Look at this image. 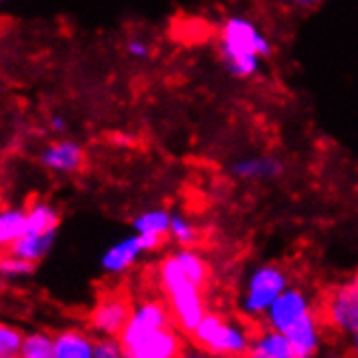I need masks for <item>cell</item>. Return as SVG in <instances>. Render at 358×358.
<instances>
[{
    "label": "cell",
    "instance_id": "cell-20",
    "mask_svg": "<svg viewBox=\"0 0 358 358\" xmlns=\"http://www.w3.org/2000/svg\"><path fill=\"white\" fill-rule=\"evenodd\" d=\"M170 239L178 248H196L200 243V233L192 220H187L180 213H172V224H170Z\"/></svg>",
    "mask_w": 358,
    "mask_h": 358
},
{
    "label": "cell",
    "instance_id": "cell-22",
    "mask_svg": "<svg viewBox=\"0 0 358 358\" xmlns=\"http://www.w3.org/2000/svg\"><path fill=\"white\" fill-rule=\"evenodd\" d=\"M33 271H35V263L17 259L7 250L0 255V278H22V276H31Z\"/></svg>",
    "mask_w": 358,
    "mask_h": 358
},
{
    "label": "cell",
    "instance_id": "cell-23",
    "mask_svg": "<svg viewBox=\"0 0 358 358\" xmlns=\"http://www.w3.org/2000/svg\"><path fill=\"white\" fill-rule=\"evenodd\" d=\"M94 358H129L120 336H96Z\"/></svg>",
    "mask_w": 358,
    "mask_h": 358
},
{
    "label": "cell",
    "instance_id": "cell-29",
    "mask_svg": "<svg viewBox=\"0 0 358 358\" xmlns=\"http://www.w3.org/2000/svg\"><path fill=\"white\" fill-rule=\"evenodd\" d=\"M245 358H271V356H263V354H259V352H248Z\"/></svg>",
    "mask_w": 358,
    "mask_h": 358
},
{
    "label": "cell",
    "instance_id": "cell-1",
    "mask_svg": "<svg viewBox=\"0 0 358 358\" xmlns=\"http://www.w3.org/2000/svg\"><path fill=\"white\" fill-rule=\"evenodd\" d=\"M155 280L165 304L170 306L174 326L182 334H192L208 313L206 289L198 287L187 276L174 252L157 263Z\"/></svg>",
    "mask_w": 358,
    "mask_h": 358
},
{
    "label": "cell",
    "instance_id": "cell-19",
    "mask_svg": "<svg viewBox=\"0 0 358 358\" xmlns=\"http://www.w3.org/2000/svg\"><path fill=\"white\" fill-rule=\"evenodd\" d=\"M20 358H55L52 334L46 330H35L24 336Z\"/></svg>",
    "mask_w": 358,
    "mask_h": 358
},
{
    "label": "cell",
    "instance_id": "cell-16",
    "mask_svg": "<svg viewBox=\"0 0 358 358\" xmlns=\"http://www.w3.org/2000/svg\"><path fill=\"white\" fill-rule=\"evenodd\" d=\"M59 224H61L59 210L48 202H35L31 208H27V230L24 233H35V235L57 233Z\"/></svg>",
    "mask_w": 358,
    "mask_h": 358
},
{
    "label": "cell",
    "instance_id": "cell-3",
    "mask_svg": "<svg viewBox=\"0 0 358 358\" xmlns=\"http://www.w3.org/2000/svg\"><path fill=\"white\" fill-rule=\"evenodd\" d=\"M196 348L222 358H245L252 348V330L243 320L208 310L198 328L189 334Z\"/></svg>",
    "mask_w": 358,
    "mask_h": 358
},
{
    "label": "cell",
    "instance_id": "cell-5",
    "mask_svg": "<svg viewBox=\"0 0 358 358\" xmlns=\"http://www.w3.org/2000/svg\"><path fill=\"white\" fill-rule=\"evenodd\" d=\"M322 320L328 328L350 339L358 334V273L334 285L326 293Z\"/></svg>",
    "mask_w": 358,
    "mask_h": 358
},
{
    "label": "cell",
    "instance_id": "cell-21",
    "mask_svg": "<svg viewBox=\"0 0 358 358\" xmlns=\"http://www.w3.org/2000/svg\"><path fill=\"white\" fill-rule=\"evenodd\" d=\"M24 336L27 334L20 328L7 322H0V358H20Z\"/></svg>",
    "mask_w": 358,
    "mask_h": 358
},
{
    "label": "cell",
    "instance_id": "cell-9",
    "mask_svg": "<svg viewBox=\"0 0 358 358\" xmlns=\"http://www.w3.org/2000/svg\"><path fill=\"white\" fill-rule=\"evenodd\" d=\"M185 350L182 332L176 326L161 328L126 350L129 358H178Z\"/></svg>",
    "mask_w": 358,
    "mask_h": 358
},
{
    "label": "cell",
    "instance_id": "cell-4",
    "mask_svg": "<svg viewBox=\"0 0 358 358\" xmlns=\"http://www.w3.org/2000/svg\"><path fill=\"white\" fill-rule=\"evenodd\" d=\"M291 285L289 273L278 263H263L252 269L237 296L239 315L248 322H263L271 304Z\"/></svg>",
    "mask_w": 358,
    "mask_h": 358
},
{
    "label": "cell",
    "instance_id": "cell-18",
    "mask_svg": "<svg viewBox=\"0 0 358 358\" xmlns=\"http://www.w3.org/2000/svg\"><path fill=\"white\" fill-rule=\"evenodd\" d=\"M27 230V210L5 208L0 210V248L11 245Z\"/></svg>",
    "mask_w": 358,
    "mask_h": 358
},
{
    "label": "cell",
    "instance_id": "cell-15",
    "mask_svg": "<svg viewBox=\"0 0 358 358\" xmlns=\"http://www.w3.org/2000/svg\"><path fill=\"white\" fill-rule=\"evenodd\" d=\"M55 239H57V233H48V235L24 233V235H20L11 245H7L5 250L11 252V255L17 257V259H24V261L37 265L41 259H46Z\"/></svg>",
    "mask_w": 358,
    "mask_h": 358
},
{
    "label": "cell",
    "instance_id": "cell-2",
    "mask_svg": "<svg viewBox=\"0 0 358 358\" xmlns=\"http://www.w3.org/2000/svg\"><path fill=\"white\" fill-rule=\"evenodd\" d=\"M220 52L226 68L235 76H252L263 57L269 55V41L261 29L245 17H228L220 33Z\"/></svg>",
    "mask_w": 358,
    "mask_h": 358
},
{
    "label": "cell",
    "instance_id": "cell-12",
    "mask_svg": "<svg viewBox=\"0 0 358 358\" xmlns=\"http://www.w3.org/2000/svg\"><path fill=\"white\" fill-rule=\"evenodd\" d=\"M170 224H172V213L165 208H150L143 210L133 220L135 233L141 237L145 252H157L165 239H170Z\"/></svg>",
    "mask_w": 358,
    "mask_h": 358
},
{
    "label": "cell",
    "instance_id": "cell-30",
    "mask_svg": "<svg viewBox=\"0 0 358 358\" xmlns=\"http://www.w3.org/2000/svg\"><path fill=\"white\" fill-rule=\"evenodd\" d=\"M3 280H5V278H0V289H3Z\"/></svg>",
    "mask_w": 358,
    "mask_h": 358
},
{
    "label": "cell",
    "instance_id": "cell-8",
    "mask_svg": "<svg viewBox=\"0 0 358 358\" xmlns=\"http://www.w3.org/2000/svg\"><path fill=\"white\" fill-rule=\"evenodd\" d=\"M133 300L124 291H107L96 300L87 315L90 330L96 336H120L131 317Z\"/></svg>",
    "mask_w": 358,
    "mask_h": 358
},
{
    "label": "cell",
    "instance_id": "cell-13",
    "mask_svg": "<svg viewBox=\"0 0 358 358\" xmlns=\"http://www.w3.org/2000/svg\"><path fill=\"white\" fill-rule=\"evenodd\" d=\"M96 336L83 328H63L52 334L55 358H94Z\"/></svg>",
    "mask_w": 358,
    "mask_h": 358
},
{
    "label": "cell",
    "instance_id": "cell-28",
    "mask_svg": "<svg viewBox=\"0 0 358 358\" xmlns=\"http://www.w3.org/2000/svg\"><path fill=\"white\" fill-rule=\"evenodd\" d=\"M350 343H352V356H354V358H358V334H356V336H352Z\"/></svg>",
    "mask_w": 358,
    "mask_h": 358
},
{
    "label": "cell",
    "instance_id": "cell-7",
    "mask_svg": "<svg viewBox=\"0 0 358 358\" xmlns=\"http://www.w3.org/2000/svg\"><path fill=\"white\" fill-rule=\"evenodd\" d=\"M320 313L315 308V302L310 298V293L302 287H293L289 285L280 298L271 304V308L267 310L263 324L267 328H273L282 334H287L291 328H296L298 324H302L304 320H308L310 315Z\"/></svg>",
    "mask_w": 358,
    "mask_h": 358
},
{
    "label": "cell",
    "instance_id": "cell-31",
    "mask_svg": "<svg viewBox=\"0 0 358 358\" xmlns=\"http://www.w3.org/2000/svg\"><path fill=\"white\" fill-rule=\"evenodd\" d=\"M3 3H5V0H0V5H3Z\"/></svg>",
    "mask_w": 358,
    "mask_h": 358
},
{
    "label": "cell",
    "instance_id": "cell-27",
    "mask_svg": "<svg viewBox=\"0 0 358 358\" xmlns=\"http://www.w3.org/2000/svg\"><path fill=\"white\" fill-rule=\"evenodd\" d=\"M50 129H52L57 135H63V133L68 131V124H66V120H63V117H52V120H50Z\"/></svg>",
    "mask_w": 358,
    "mask_h": 358
},
{
    "label": "cell",
    "instance_id": "cell-17",
    "mask_svg": "<svg viewBox=\"0 0 358 358\" xmlns=\"http://www.w3.org/2000/svg\"><path fill=\"white\" fill-rule=\"evenodd\" d=\"M174 255H176L178 263L182 265L187 276L192 278L198 287L206 289L210 282V267L200 252L196 248H178Z\"/></svg>",
    "mask_w": 358,
    "mask_h": 358
},
{
    "label": "cell",
    "instance_id": "cell-24",
    "mask_svg": "<svg viewBox=\"0 0 358 358\" xmlns=\"http://www.w3.org/2000/svg\"><path fill=\"white\" fill-rule=\"evenodd\" d=\"M269 3L282 11H308L317 7L322 0H269Z\"/></svg>",
    "mask_w": 358,
    "mask_h": 358
},
{
    "label": "cell",
    "instance_id": "cell-25",
    "mask_svg": "<svg viewBox=\"0 0 358 358\" xmlns=\"http://www.w3.org/2000/svg\"><path fill=\"white\" fill-rule=\"evenodd\" d=\"M126 52L135 59H145L150 55V44L141 37H131L129 41H126Z\"/></svg>",
    "mask_w": 358,
    "mask_h": 358
},
{
    "label": "cell",
    "instance_id": "cell-26",
    "mask_svg": "<svg viewBox=\"0 0 358 358\" xmlns=\"http://www.w3.org/2000/svg\"><path fill=\"white\" fill-rule=\"evenodd\" d=\"M178 358H222V356H215V354H208V352H204V350H200V348H185L182 350V354L178 356Z\"/></svg>",
    "mask_w": 358,
    "mask_h": 358
},
{
    "label": "cell",
    "instance_id": "cell-10",
    "mask_svg": "<svg viewBox=\"0 0 358 358\" xmlns=\"http://www.w3.org/2000/svg\"><path fill=\"white\" fill-rule=\"evenodd\" d=\"M39 163L55 174H74L85 165V150L72 139H59L39 152Z\"/></svg>",
    "mask_w": 358,
    "mask_h": 358
},
{
    "label": "cell",
    "instance_id": "cell-11",
    "mask_svg": "<svg viewBox=\"0 0 358 358\" xmlns=\"http://www.w3.org/2000/svg\"><path fill=\"white\" fill-rule=\"evenodd\" d=\"M143 255H148V252L143 248L141 237L135 233L131 237L113 243L107 252H104L100 259V267L104 273H109V276H122V273L133 269Z\"/></svg>",
    "mask_w": 358,
    "mask_h": 358
},
{
    "label": "cell",
    "instance_id": "cell-14",
    "mask_svg": "<svg viewBox=\"0 0 358 358\" xmlns=\"http://www.w3.org/2000/svg\"><path fill=\"white\" fill-rule=\"evenodd\" d=\"M233 174L239 180H248V182L273 180L282 174V163L271 155H255V157L239 159L233 165Z\"/></svg>",
    "mask_w": 358,
    "mask_h": 358
},
{
    "label": "cell",
    "instance_id": "cell-6",
    "mask_svg": "<svg viewBox=\"0 0 358 358\" xmlns=\"http://www.w3.org/2000/svg\"><path fill=\"white\" fill-rule=\"evenodd\" d=\"M174 326L170 306L165 304L163 298H141L137 302H133V310L131 317L126 322L120 341L124 345V350H131L135 343H139L141 339H145L148 334Z\"/></svg>",
    "mask_w": 358,
    "mask_h": 358
}]
</instances>
